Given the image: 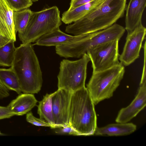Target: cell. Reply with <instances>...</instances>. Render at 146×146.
<instances>
[{
  "label": "cell",
  "instance_id": "cell-1",
  "mask_svg": "<svg viewBox=\"0 0 146 146\" xmlns=\"http://www.w3.org/2000/svg\"><path fill=\"white\" fill-rule=\"evenodd\" d=\"M126 2L127 0H105L82 18L67 26L65 31L79 35L109 27L123 16Z\"/></svg>",
  "mask_w": 146,
  "mask_h": 146
},
{
  "label": "cell",
  "instance_id": "cell-2",
  "mask_svg": "<svg viewBox=\"0 0 146 146\" xmlns=\"http://www.w3.org/2000/svg\"><path fill=\"white\" fill-rule=\"evenodd\" d=\"M33 46L31 43H22L16 48L11 66L23 93H38L42 85V72Z\"/></svg>",
  "mask_w": 146,
  "mask_h": 146
},
{
  "label": "cell",
  "instance_id": "cell-3",
  "mask_svg": "<svg viewBox=\"0 0 146 146\" xmlns=\"http://www.w3.org/2000/svg\"><path fill=\"white\" fill-rule=\"evenodd\" d=\"M94 105L85 87L72 93L68 123L78 132L79 135L94 134L97 127Z\"/></svg>",
  "mask_w": 146,
  "mask_h": 146
},
{
  "label": "cell",
  "instance_id": "cell-4",
  "mask_svg": "<svg viewBox=\"0 0 146 146\" xmlns=\"http://www.w3.org/2000/svg\"><path fill=\"white\" fill-rule=\"evenodd\" d=\"M125 28L114 23L103 30L85 34L84 38L74 42L56 46V53L66 58H79L90 50L104 43L120 39L125 33Z\"/></svg>",
  "mask_w": 146,
  "mask_h": 146
},
{
  "label": "cell",
  "instance_id": "cell-5",
  "mask_svg": "<svg viewBox=\"0 0 146 146\" xmlns=\"http://www.w3.org/2000/svg\"><path fill=\"white\" fill-rule=\"evenodd\" d=\"M62 22L60 11L57 6L32 11L27 26L18 36L22 43L35 42L42 36L59 28Z\"/></svg>",
  "mask_w": 146,
  "mask_h": 146
},
{
  "label": "cell",
  "instance_id": "cell-6",
  "mask_svg": "<svg viewBox=\"0 0 146 146\" xmlns=\"http://www.w3.org/2000/svg\"><path fill=\"white\" fill-rule=\"evenodd\" d=\"M125 71L124 66L120 63L104 70L93 72L86 88L95 105L113 96Z\"/></svg>",
  "mask_w": 146,
  "mask_h": 146
},
{
  "label": "cell",
  "instance_id": "cell-7",
  "mask_svg": "<svg viewBox=\"0 0 146 146\" xmlns=\"http://www.w3.org/2000/svg\"><path fill=\"white\" fill-rule=\"evenodd\" d=\"M90 61L87 53L77 60H62L57 76L58 88L72 93L85 87L87 66Z\"/></svg>",
  "mask_w": 146,
  "mask_h": 146
},
{
  "label": "cell",
  "instance_id": "cell-8",
  "mask_svg": "<svg viewBox=\"0 0 146 146\" xmlns=\"http://www.w3.org/2000/svg\"><path fill=\"white\" fill-rule=\"evenodd\" d=\"M119 40L109 42L88 51L93 72L104 70L120 63L119 61Z\"/></svg>",
  "mask_w": 146,
  "mask_h": 146
},
{
  "label": "cell",
  "instance_id": "cell-9",
  "mask_svg": "<svg viewBox=\"0 0 146 146\" xmlns=\"http://www.w3.org/2000/svg\"><path fill=\"white\" fill-rule=\"evenodd\" d=\"M146 33V29L141 24L127 34L123 50L119 58L123 65H129L139 57Z\"/></svg>",
  "mask_w": 146,
  "mask_h": 146
},
{
  "label": "cell",
  "instance_id": "cell-10",
  "mask_svg": "<svg viewBox=\"0 0 146 146\" xmlns=\"http://www.w3.org/2000/svg\"><path fill=\"white\" fill-rule=\"evenodd\" d=\"M72 93L58 88L52 98L53 115L56 128L69 125L68 118Z\"/></svg>",
  "mask_w": 146,
  "mask_h": 146
},
{
  "label": "cell",
  "instance_id": "cell-11",
  "mask_svg": "<svg viewBox=\"0 0 146 146\" xmlns=\"http://www.w3.org/2000/svg\"><path fill=\"white\" fill-rule=\"evenodd\" d=\"M146 79L141 80L138 93L127 106L121 109L115 119L117 123H127L135 117L146 105Z\"/></svg>",
  "mask_w": 146,
  "mask_h": 146
},
{
  "label": "cell",
  "instance_id": "cell-12",
  "mask_svg": "<svg viewBox=\"0 0 146 146\" xmlns=\"http://www.w3.org/2000/svg\"><path fill=\"white\" fill-rule=\"evenodd\" d=\"M146 0H130L126 9L125 30L127 34L142 24L141 19Z\"/></svg>",
  "mask_w": 146,
  "mask_h": 146
},
{
  "label": "cell",
  "instance_id": "cell-13",
  "mask_svg": "<svg viewBox=\"0 0 146 146\" xmlns=\"http://www.w3.org/2000/svg\"><path fill=\"white\" fill-rule=\"evenodd\" d=\"M85 35L72 36L62 31L59 28L39 38L33 45L58 46L77 41L83 39Z\"/></svg>",
  "mask_w": 146,
  "mask_h": 146
},
{
  "label": "cell",
  "instance_id": "cell-14",
  "mask_svg": "<svg viewBox=\"0 0 146 146\" xmlns=\"http://www.w3.org/2000/svg\"><path fill=\"white\" fill-rule=\"evenodd\" d=\"M13 12L5 0H0V34L15 42Z\"/></svg>",
  "mask_w": 146,
  "mask_h": 146
},
{
  "label": "cell",
  "instance_id": "cell-15",
  "mask_svg": "<svg viewBox=\"0 0 146 146\" xmlns=\"http://www.w3.org/2000/svg\"><path fill=\"white\" fill-rule=\"evenodd\" d=\"M37 101L33 94H20L7 106L14 115L21 116L29 112L37 104Z\"/></svg>",
  "mask_w": 146,
  "mask_h": 146
},
{
  "label": "cell",
  "instance_id": "cell-16",
  "mask_svg": "<svg viewBox=\"0 0 146 146\" xmlns=\"http://www.w3.org/2000/svg\"><path fill=\"white\" fill-rule=\"evenodd\" d=\"M136 129V125L132 123H117L102 127H97L94 135L110 136L126 135L133 133Z\"/></svg>",
  "mask_w": 146,
  "mask_h": 146
},
{
  "label": "cell",
  "instance_id": "cell-17",
  "mask_svg": "<svg viewBox=\"0 0 146 146\" xmlns=\"http://www.w3.org/2000/svg\"><path fill=\"white\" fill-rule=\"evenodd\" d=\"M104 0H94L72 9L68 10L62 13L61 21L65 24L74 22L82 18Z\"/></svg>",
  "mask_w": 146,
  "mask_h": 146
},
{
  "label": "cell",
  "instance_id": "cell-18",
  "mask_svg": "<svg viewBox=\"0 0 146 146\" xmlns=\"http://www.w3.org/2000/svg\"><path fill=\"white\" fill-rule=\"evenodd\" d=\"M55 92L50 94H46L37 106V113L40 118L44 119L50 124L52 128H56L54 120L52 107V98Z\"/></svg>",
  "mask_w": 146,
  "mask_h": 146
},
{
  "label": "cell",
  "instance_id": "cell-19",
  "mask_svg": "<svg viewBox=\"0 0 146 146\" xmlns=\"http://www.w3.org/2000/svg\"><path fill=\"white\" fill-rule=\"evenodd\" d=\"M0 80L8 90L19 94L21 93L18 78L11 67L8 69L0 68Z\"/></svg>",
  "mask_w": 146,
  "mask_h": 146
},
{
  "label": "cell",
  "instance_id": "cell-20",
  "mask_svg": "<svg viewBox=\"0 0 146 146\" xmlns=\"http://www.w3.org/2000/svg\"><path fill=\"white\" fill-rule=\"evenodd\" d=\"M15 42L11 39L5 45L0 46V66H12L16 48Z\"/></svg>",
  "mask_w": 146,
  "mask_h": 146
},
{
  "label": "cell",
  "instance_id": "cell-21",
  "mask_svg": "<svg viewBox=\"0 0 146 146\" xmlns=\"http://www.w3.org/2000/svg\"><path fill=\"white\" fill-rule=\"evenodd\" d=\"M32 11L26 9L19 11L13 12V21L16 33L22 32L25 29Z\"/></svg>",
  "mask_w": 146,
  "mask_h": 146
},
{
  "label": "cell",
  "instance_id": "cell-22",
  "mask_svg": "<svg viewBox=\"0 0 146 146\" xmlns=\"http://www.w3.org/2000/svg\"><path fill=\"white\" fill-rule=\"evenodd\" d=\"M10 8L14 11H19L31 6L33 2L30 0H5Z\"/></svg>",
  "mask_w": 146,
  "mask_h": 146
},
{
  "label": "cell",
  "instance_id": "cell-23",
  "mask_svg": "<svg viewBox=\"0 0 146 146\" xmlns=\"http://www.w3.org/2000/svg\"><path fill=\"white\" fill-rule=\"evenodd\" d=\"M26 120L28 122L35 126L52 127V125L46 120L35 117L31 112L27 113Z\"/></svg>",
  "mask_w": 146,
  "mask_h": 146
},
{
  "label": "cell",
  "instance_id": "cell-24",
  "mask_svg": "<svg viewBox=\"0 0 146 146\" xmlns=\"http://www.w3.org/2000/svg\"><path fill=\"white\" fill-rule=\"evenodd\" d=\"M14 115L9 110L7 107L0 106V120L9 118Z\"/></svg>",
  "mask_w": 146,
  "mask_h": 146
},
{
  "label": "cell",
  "instance_id": "cell-25",
  "mask_svg": "<svg viewBox=\"0 0 146 146\" xmlns=\"http://www.w3.org/2000/svg\"><path fill=\"white\" fill-rule=\"evenodd\" d=\"M94 0H71L69 7L70 10L80 6L88 3Z\"/></svg>",
  "mask_w": 146,
  "mask_h": 146
},
{
  "label": "cell",
  "instance_id": "cell-26",
  "mask_svg": "<svg viewBox=\"0 0 146 146\" xmlns=\"http://www.w3.org/2000/svg\"><path fill=\"white\" fill-rule=\"evenodd\" d=\"M62 127V128L60 130V132L62 133H68L70 135H79L78 132L69 125Z\"/></svg>",
  "mask_w": 146,
  "mask_h": 146
},
{
  "label": "cell",
  "instance_id": "cell-27",
  "mask_svg": "<svg viewBox=\"0 0 146 146\" xmlns=\"http://www.w3.org/2000/svg\"><path fill=\"white\" fill-rule=\"evenodd\" d=\"M9 95V90L3 84L0 80V99L7 97Z\"/></svg>",
  "mask_w": 146,
  "mask_h": 146
},
{
  "label": "cell",
  "instance_id": "cell-28",
  "mask_svg": "<svg viewBox=\"0 0 146 146\" xmlns=\"http://www.w3.org/2000/svg\"><path fill=\"white\" fill-rule=\"evenodd\" d=\"M11 39L0 34V46H3L8 43Z\"/></svg>",
  "mask_w": 146,
  "mask_h": 146
},
{
  "label": "cell",
  "instance_id": "cell-29",
  "mask_svg": "<svg viewBox=\"0 0 146 146\" xmlns=\"http://www.w3.org/2000/svg\"><path fill=\"white\" fill-rule=\"evenodd\" d=\"M6 135L0 131V136H5Z\"/></svg>",
  "mask_w": 146,
  "mask_h": 146
},
{
  "label": "cell",
  "instance_id": "cell-30",
  "mask_svg": "<svg viewBox=\"0 0 146 146\" xmlns=\"http://www.w3.org/2000/svg\"><path fill=\"white\" fill-rule=\"evenodd\" d=\"M31 1L33 2H36L38 0H30Z\"/></svg>",
  "mask_w": 146,
  "mask_h": 146
},
{
  "label": "cell",
  "instance_id": "cell-31",
  "mask_svg": "<svg viewBox=\"0 0 146 146\" xmlns=\"http://www.w3.org/2000/svg\"></svg>",
  "mask_w": 146,
  "mask_h": 146
},
{
  "label": "cell",
  "instance_id": "cell-32",
  "mask_svg": "<svg viewBox=\"0 0 146 146\" xmlns=\"http://www.w3.org/2000/svg\"></svg>",
  "mask_w": 146,
  "mask_h": 146
}]
</instances>
